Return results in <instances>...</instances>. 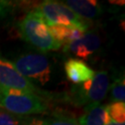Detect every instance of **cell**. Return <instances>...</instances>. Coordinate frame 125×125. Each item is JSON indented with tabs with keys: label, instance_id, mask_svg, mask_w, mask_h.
<instances>
[{
	"label": "cell",
	"instance_id": "obj_1",
	"mask_svg": "<svg viewBox=\"0 0 125 125\" xmlns=\"http://www.w3.org/2000/svg\"><path fill=\"white\" fill-rule=\"evenodd\" d=\"M18 29L23 40L41 52L55 51L61 46L53 37L45 21L33 10L28 12L19 22Z\"/></svg>",
	"mask_w": 125,
	"mask_h": 125
},
{
	"label": "cell",
	"instance_id": "obj_2",
	"mask_svg": "<svg viewBox=\"0 0 125 125\" xmlns=\"http://www.w3.org/2000/svg\"><path fill=\"white\" fill-rule=\"evenodd\" d=\"M109 77L105 71L94 73V77L82 83L72 86L65 99L77 107H88L100 104L109 89Z\"/></svg>",
	"mask_w": 125,
	"mask_h": 125
},
{
	"label": "cell",
	"instance_id": "obj_3",
	"mask_svg": "<svg viewBox=\"0 0 125 125\" xmlns=\"http://www.w3.org/2000/svg\"><path fill=\"white\" fill-rule=\"evenodd\" d=\"M0 107L21 117L43 114L48 109V106L42 95L2 87H0Z\"/></svg>",
	"mask_w": 125,
	"mask_h": 125
},
{
	"label": "cell",
	"instance_id": "obj_4",
	"mask_svg": "<svg viewBox=\"0 0 125 125\" xmlns=\"http://www.w3.org/2000/svg\"><path fill=\"white\" fill-rule=\"evenodd\" d=\"M33 11L38 14L47 25H72L83 31H87L89 27L87 21L80 18L64 3L58 1H43L38 6H36Z\"/></svg>",
	"mask_w": 125,
	"mask_h": 125
},
{
	"label": "cell",
	"instance_id": "obj_5",
	"mask_svg": "<svg viewBox=\"0 0 125 125\" xmlns=\"http://www.w3.org/2000/svg\"><path fill=\"white\" fill-rule=\"evenodd\" d=\"M15 68L28 80H32L46 84L51 77V66L49 59L42 54H25L13 61Z\"/></svg>",
	"mask_w": 125,
	"mask_h": 125
},
{
	"label": "cell",
	"instance_id": "obj_6",
	"mask_svg": "<svg viewBox=\"0 0 125 125\" xmlns=\"http://www.w3.org/2000/svg\"><path fill=\"white\" fill-rule=\"evenodd\" d=\"M0 87L29 94H46L37 88L30 80L20 73L12 61L0 57Z\"/></svg>",
	"mask_w": 125,
	"mask_h": 125
},
{
	"label": "cell",
	"instance_id": "obj_7",
	"mask_svg": "<svg viewBox=\"0 0 125 125\" xmlns=\"http://www.w3.org/2000/svg\"><path fill=\"white\" fill-rule=\"evenodd\" d=\"M100 44V38L96 33L93 31H85L83 36L80 39L64 45V51L83 59H88L99 49Z\"/></svg>",
	"mask_w": 125,
	"mask_h": 125
},
{
	"label": "cell",
	"instance_id": "obj_8",
	"mask_svg": "<svg viewBox=\"0 0 125 125\" xmlns=\"http://www.w3.org/2000/svg\"><path fill=\"white\" fill-rule=\"evenodd\" d=\"M64 69L68 80L75 84L92 79L95 73L84 61L78 58H69L65 62Z\"/></svg>",
	"mask_w": 125,
	"mask_h": 125
},
{
	"label": "cell",
	"instance_id": "obj_9",
	"mask_svg": "<svg viewBox=\"0 0 125 125\" xmlns=\"http://www.w3.org/2000/svg\"><path fill=\"white\" fill-rule=\"evenodd\" d=\"M68 8L83 20H94L102 12L101 6L94 0H68L64 2Z\"/></svg>",
	"mask_w": 125,
	"mask_h": 125
},
{
	"label": "cell",
	"instance_id": "obj_10",
	"mask_svg": "<svg viewBox=\"0 0 125 125\" xmlns=\"http://www.w3.org/2000/svg\"><path fill=\"white\" fill-rule=\"evenodd\" d=\"M85 112L79 118L80 125H106L111 121L107 105L94 104L84 107Z\"/></svg>",
	"mask_w": 125,
	"mask_h": 125
},
{
	"label": "cell",
	"instance_id": "obj_11",
	"mask_svg": "<svg viewBox=\"0 0 125 125\" xmlns=\"http://www.w3.org/2000/svg\"><path fill=\"white\" fill-rule=\"evenodd\" d=\"M53 37L60 45H66L72 41L80 39L83 37L85 31L78 29L75 26L51 24L47 25Z\"/></svg>",
	"mask_w": 125,
	"mask_h": 125
},
{
	"label": "cell",
	"instance_id": "obj_12",
	"mask_svg": "<svg viewBox=\"0 0 125 125\" xmlns=\"http://www.w3.org/2000/svg\"><path fill=\"white\" fill-rule=\"evenodd\" d=\"M35 125H80V123L74 117L55 114L46 119H36Z\"/></svg>",
	"mask_w": 125,
	"mask_h": 125
},
{
	"label": "cell",
	"instance_id": "obj_13",
	"mask_svg": "<svg viewBox=\"0 0 125 125\" xmlns=\"http://www.w3.org/2000/svg\"><path fill=\"white\" fill-rule=\"evenodd\" d=\"M31 117H21L0 109V125H30Z\"/></svg>",
	"mask_w": 125,
	"mask_h": 125
},
{
	"label": "cell",
	"instance_id": "obj_14",
	"mask_svg": "<svg viewBox=\"0 0 125 125\" xmlns=\"http://www.w3.org/2000/svg\"><path fill=\"white\" fill-rule=\"evenodd\" d=\"M110 97L113 102H124L125 99V81L124 76H121L109 85Z\"/></svg>",
	"mask_w": 125,
	"mask_h": 125
},
{
	"label": "cell",
	"instance_id": "obj_15",
	"mask_svg": "<svg viewBox=\"0 0 125 125\" xmlns=\"http://www.w3.org/2000/svg\"><path fill=\"white\" fill-rule=\"evenodd\" d=\"M108 115L111 121L119 123H124L125 121V103L112 102L107 105Z\"/></svg>",
	"mask_w": 125,
	"mask_h": 125
},
{
	"label": "cell",
	"instance_id": "obj_16",
	"mask_svg": "<svg viewBox=\"0 0 125 125\" xmlns=\"http://www.w3.org/2000/svg\"><path fill=\"white\" fill-rule=\"evenodd\" d=\"M11 2L7 0H0V20L8 16L11 9Z\"/></svg>",
	"mask_w": 125,
	"mask_h": 125
},
{
	"label": "cell",
	"instance_id": "obj_17",
	"mask_svg": "<svg viewBox=\"0 0 125 125\" xmlns=\"http://www.w3.org/2000/svg\"><path fill=\"white\" fill-rule=\"evenodd\" d=\"M106 125H125V123H119V122H115V121H110Z\"/></svg>",
	"mask_w": 125,
	"mask_h": 125
}]
</instances>
